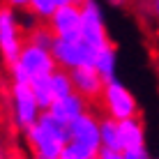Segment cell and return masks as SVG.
<instances>
[{
	"mask_svg": "<svg viewBox=\"0 0 159 159\" xmlns=\"http://www.w3.org/2000/svg\"><path fill=\"white\" fill-rule=\"evenodd\" d=\"M25 141L35 159H60L69 145V129L46 111L25 131Z\"/></svg>",
	"mask_w": 159,
	"mask_h": 159,
	"instance_id": "obj_1",
	"label": "cell"
},
{
	"mask_svg": "<svg viewBox=\"0 0 159 159\" xmlns=\"http://www.w3.org/2000/svg\"><path fill=\"white\" fill-rule=\"evenodd\" d=\"M56 69H58V65L53 60L51 51L25 42L23 51L19 56V62L9 67V74H12V83H32L37 79L53 76Z\"/></svg>",
	"mask_w": 159,
	"mask_h": 159,
	"instance_id": "obj_2",
	"label": "cell"
},
{
	"mask_svg": "<svg viewBox=\"0 0 159 159\" xmlns=\"http://www.w3.org/2000/svg\"><path fill=\"white\" fill-rule=\"evenodd\" d=\"M69 150L81 159H97L102 152V118L85 113L74 125H69Z\"/></svg>",
	"mask_w": 159,
	"mask_h": 159,
	"instance_id": "obj_3",
	"label": "cell"
},
{
	"mask_svg": "<svg viewBox=\"0 0 159 159\" xmlns=\"http://www.w3.org/2000/svg\"><path fill=\"white\" fill-rule=\"evenodd\" d=\"M99 102L104 106L106 118L116 120V122H125V120L139 118V99L129 90V85H125L120 79H113L104 85Z\"/></svg>",
	"mask_w": 159,
	"mask_h": 159,
	"instance_id": "obj_4",
	"label": "cell"
},
{
	"mask_svg": "<svg viewBox=\"0 0 159 159\" xmlns=\"http://www.w3.org/2000/svg\"><path fill=\"white\" fill-rule=\"evenodd\" d=\"M81 39L95 51H102V48L113 44L108 28H106L104 7L99 2H95V0L81 2Z\"/></svg>",
	"mask_w": 159,
	"mask_h": 159,
	"instance_id": "obj_5",
	"label": "cell"
},
{
	"mask_svg": "<svg viewBox=\"0 0 159 159\" xmlns=\"http://www.w3.org/2000/svg\"><path fill=\"white\" fill-rule=\"evenodd\" d=\"M51 56L56 60L58 69L74 72V69L92 67L95 58H97V51L90 48L81 37H74V39H56L51 46Z\"/></svg>",
	"mask_w": 159,
	"mask_h": 159,
	"instance_id": "obj_6",
	"label": "cell"
},
{
	"mask_svg": "<svg viewBox=\"0 0 159 159\" xmlns=\"http://www.w3.org/2000/svg\"><path fill=\"white\" fill-rule=\"evenodd\" d=\"M23 46H25V42L21 37L19 14L9 5H5V7H0V56L12 67V65L19 62Z\"/></svg>",
	"mask_w": 159,
	"mask_h": 159,
	"instance_id": "obj_7",
	"label": "cell"
},
{
	"mask_svg": "<svg viewBox=\"0 0 159 159\" xmlns=\"http://www.w3.org/2000/svg\"><path fill=\"white\" fill-rule=\"evenodd\" d=\"M12 113H14V125L23 134L39 120L42 108L32 95L30 83H12Z\"/></svg>",
	"mask_w": 159,
	"mask_h": 159,
	"instance_id": "obj_8",
	"label": "cell"
},
{
	"mask_svg": "<svg viewBox=\"0 0 159 159\" xmlns=\"http://www.w3.org/2000/svg\"><path fill=\"white\" fill-rule=\"evenodd\" d=\"M48 30L56 39H74L81 37V2L62 0L60 9L48 21Z\"/></svg>",
	"mask_w": 159,
	"mask_h": 159,
	"instance_id": "obj_9",
	"label": "cell"
},
{
	"mask_svg": "<svg viewBox=\"0 0 159 159\" xmlns=\"http://www.w3.org/2000/svg\"><path fill=\"white\" fill-rule=\"evenodd\" d=\"M72 74V83H74V92L81 95L85 102L92 99H102L104 92V79L95 72V67H83V69H74Z\"/></svg>",
	"mask_w": 159,
	"mask_h": 159,
	"instance_id": "obj_10",
	"label": "cell"
},
{
	"mask_svg": "<svg viewBox=\"0 0 159 159\" xmlns=\"http://www.w3.org/2000/svg\"><path fill=\"white\" fill-rule=\"evenodd\" d=\"M48 113H51L58 122H62L65 127H69V125H74L79 118H83L85 113H90V111H88V102L81 95L74 92V95H69L67 99L56 102L51 108H48Z\"/></svg>",
	"mask_w": 159,
	"mask_h": 159,
	"instance_id": "obj_11",
	"label": "cell"
},
{
	"mask_svg": "<svg viewBox=\"0 0 159 159\" xmlns=\"http://www.w3.org/2000/svg\"><path fill=\"white\" fill-rule=\"evenodd\" d=\"M118 134H120V150H139V148H148L145 145V127L141 122V118L134 120H125L118 122Z\"/></svg>",
	"mask_w": 159,
	"mask_h": 159,
	"instance_id": "obj_12",
	"label": "cell"
},
{
	"mask_svg": "<svg viewBox=\"0 0 159 159\" xmlns=\"http://www.w3.org/2000/svg\"><path fill=\"white\" fill-rule=\"evenodd\" d=\"M92 67H95V72L104 79V83L118 79L116 76V72H118V48H116V44L97 51V58H95V65H92Z\"/></svg>",
	"mask_w": 159,
	"mask_h": 159,
	"instance_id": "obj_13",
	"label": "cell"
},
{
	"mask_svg": "<svg viewBox=\"0 0 159 159\" xmlns=\"http://www.w3.org/2000/svg\"><path fill=\"white\" fill-rule=\"evenodd\" d=\"M51 92H53V104L60 99H67L69 95H74V83L72 74L65 69H56V74L51 76Z\"/></svg>",
	"mask_w": 159,
	"mask_h": 159,
	"instance_id": "obj_14",
	"label": "cell"
},
{
	"mask_svg": "<svg viewBox=\"0 0 159 159\" xmlns=\"http://www.w3.org/2000/svg\"><path fill=\"white\" fill-rule=\"evenodd\" d=\"M30 88H32V95H35L37 104H39L42 113H46L48 108L53 106V92H51V76H48V79H37V81H32V83H30Z\"/></svg>",
	"mask_w": 159,
	"mask_h": 159,
	"instance_id": "obj_15",
	"label": "cell"
},
{
	"mask_svg": "<svg viewBox=\"0 0 159 159\" xmlns=\"http://www.w3.org/2000/svg\"><path fill=\"white\" fill-rule=\"evenodd\" d=\"M102 150H120L118 122L111 118H102Z\"/></svg>",
	"mask_w": 159,
	"mask_h": 159,
	"instance_id": "obj_16",
	"label": "cell"
},
{
	"mask_svg": "<svg viewBox=\"0 0 159 159\" xmlns=\"http://www.w3.org/2000/svg\"><path fill=\"white\" fill-rule=\"evenodd\" d=\"M62 0H30L28 2V9L35 19H42V21H51L53 14L60 9Z\"/></svg>",
	"mask_w": 159,
	"mask_h": 159,
	"instance_id": "obj_17",
	"label": "cell"
},
{
	"mask_svg": "<svg viewBox=\"0 0 159 159\" xmlns=\"http://www.w3.org/2000/svg\"><path fill=\"white\" fill-rule=\"evenodd\" d=\"M28 42L35 44V46H39V48H46V51H51V46H53V42H56V37H53V32L48 30V28H32Z\"/></svg>",
	"mask_w": 159,
	"mask_h": 159,
	"instance_id": "obj_18",
	"label": "cell"
},
{
	"mask_svg": "<svg viewBox=\"0 0 159 159\" xmlns=\"http://www.w3.org/2000/svg\"><path fill=\"white\" fill-rule=\"evenodd\" d=\"M125 159H155L148 152V148H139V150H127V152H122Z\"/></svg>",
	"mask_w": 159,
	"mask_h": 159,
	"instance_id": "obj_19",
	"label": "cell"
},
{
	"mask_svg": "<svg viewBox=\"0 0 159 159\" xmlns=\"http://www.w3.org/2000/svg\"><path fill=\"white\" fill-rule=\"evenodd\" d=\"M97 159H125V155L120 150H102Z\"/></svg>",
	"mask_w": 159,
	"mask_h": 159,
	"instance_id": "obj_20",
	"label": "cell"
},
{
	"mask_svg": "<svg viewBox=\"0 0 159 159\" xmlns=\"http://www.w3.org/2000/svg\"><path fill=\"white\" fill-rule=\"evenodd\" d=\"M60 159H81V157L76 155V152H72L69 148H65V152H62V157H60Z\"/></svg>",
	"mask_w": 159,
	"mask_h": 159,
	"instance_id": "obj_21",
	"label": "cell"
},
{
	"mask_svg": "<svg viewBox=\"0 0 159 159\" xmlns=\"http://www.w3.org/2000/svg\"><path fill=\"white\" fill-rule=\"evenodd\" d=\"M9 7L12 9H23V7H28V2H25V0H14V2H9Z\"/></svg>",
	"mask_w": 159,
	"mask_h": 159,
	"instance_id": "obj_22",
	"label": "cell"
},
{
	"mask_svg": "<svg viewBox=\"0 0 159 159\" xmlns=\"http://www.w3.org/2000/svg\"><path fill=\"white\" fill-rule=\"evenodd\" d=\"M152 14L159 19V0H155V2H152Z\"/></svg>",
	"mask_w": 159,
	"mask_h": 159,
	"instance_id": "obj_23",
	"label": "cell"
},
{
	"mask_svg": "<svg viewBox=\"0 0 159 159\" xmlns=\"http://www.w3.org/2000/svg\"><path fill=\"white\" fill-rule=\"evenodd\" d=\"M0 159H5V157H2V150H0Z\"/></svg>",
	"mask_w": 159,
	"mask_h": 159,
	"instance_id": "obj_24",
	"label": "cell"
},
{
	"mask_svg": "<svg viewBox=\"0 0 159 159\" xmlns=\"http://www.w3.org/2000/svg\"><path fill=\"white\" fill-rule=\"evenodd\" d=\"M155 159H159V157H155Z\"/></svg>",
	"mask_w": 159,
	"mask_h": 159,
	"instance_id": "obj_25",
	"label": "cell"
}]
</instances>
